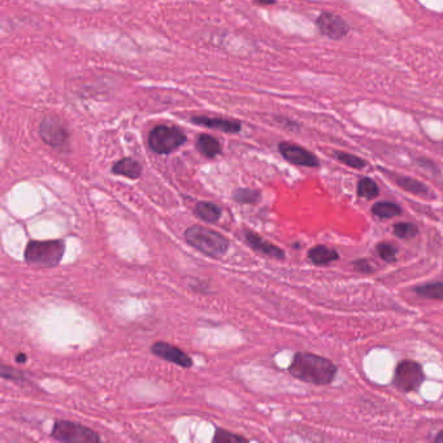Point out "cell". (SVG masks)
I'll use <instances>...</instances> for the list:
<instances>
[{
  "mask_svg": "<svg viewBox=\"0 0 443 443\" xmlns=\"http://www.w3.org/2000/svg\"><path fill=\"white\" fill-rule=\"evenodd\" d=\"M337 370V366L332 360L311 352H296L289 367L292 377L314 385L332 384Z\"/></svg>",
  "mask_w": 443,
  "mask_h": 443,
  "instance_id": "1",
  "label": "cell"
},
{
  "mask_svg": "<svg viewBox=\"0 0 443 443\" xmlns=\"http://www.w3.org/2000/svg\"><path fill=\"white\" fill-rule=\"evenodd\" d=\"M185 241L199 252L212 259H221L229 249L230 242L227 237L209 227L194 225L185 230Z\"/></svg>",
  "mask_w": 443,
  "mask_h": 443,
  "instance_id": "2",
  "label": "cell"
},
{
  "mask_svg": "<svg viewBox=\"0 0 443 443\" xmlns=\"http://www.w3.org/2000/svg\"><path fill=\"white\" fill-rule=\"evenodd\" d=\"M65 242L62 239L30 241L25 247V261L38 268H55L64 258Z\"/></svg>",
  "mask_w": 443,
  "mask_h": 443,
  "instance_id": "3",
  "label": "cell"
},
{
  "mask_svg": "<svg viewBox=\"0 0 443 443\" xmlns=\"http://www.w3.org/2000/svg\"><path fill=\"white\" fill-rule=\"evenodd\" d=\"M55 441L64 443H97L100 435L86 425L69 420H56L51 431Z\"/></svg>",
  "mask_w": 443,
  "mask_h": 443,
  "instance_id": "4",
  "label": "cell"
},
{
  "mask_svg": "<svg viewBox=\"0 0 443 443\" xmlns=\"http://www.w3.org/2000/svg\"><path fill=\"white\" fill-rule=\"evenodd\" d=\"M186 142L184 131L174 126L160 125L152 130L149 135V146L159 155H167L180 149Z\"/></svg>",
  "mask_w": 443,
  "mask_h": 443,
  "instance_id": "5",
  "label": "cell"
},
{
  "mask_svg": "<svg viewBox=\"0 0 443 443\" xmlns=\"http://www.w3.org/2000/svg\"><path fill=\"white\" fill-rule=\"evenodd\" d=\"M424 381V372L419 363L403 360L395 369L394 384L403 393H411L419 389Z\"/></svg>",
  "mask_w": 443,
  "mask_h": 443,
  "instance_id": "6",
  "label": "cell"
},
{
  "mask_svg": "<svg viewBox=\"0 0 443 443\" xmlns=\"http://www.w3.org/2000/svg\"><path fill=\"white\" fill-rule=\"evenodd\" d=\"M39 134L48 146L57 150H63L69 144V133L59 120H44L39 128Z\"/></svg>",
  "mask_w": 443,
  "mask_h": 443,
  "instance_id": "7",
  "label": "cell"
},
{
  "mask_svg": "<svg viewBox=\"0 0 443 443\" xmlns=\"http://www.w3.org/2000/svg\"><path fill=\"white\" fill-rule=\"evenodd\" d=\"M279 150L281 152L283 159L295 165H302L308 168H316L320 165L319 159L314 156V153L303 149L302 146L294 144L290 142H282L279 144Z\"/></svg>",
  "mask_w": 443,
  "mask_h": 443,
  "instance_id": "8",
  "label": "cell"
},
{
  "mask_svg": "<svg viewBox=\"0 0 443 443\" xmlns=\"http://www.w3.org/2000/svg\"><path fill=\"white\" fill-rule=\"evenodd\" d=\"M151 354L156 357H160L165 361L173 363L178 367H193V359L184 352L180 347L174 346L167 342H155L151 346Z\"/></svg>",
  "mask_w": 443,
  "mask_h": 443,
  "instance_id": "9",
  "label": "cell"
},
{
  "mask_svg": "<svg viewBox=\"0 0 443 443\" xmlns=\"http://www.w3.org/2000/svg\"><path fill=\"white\" fill-rule=\"evenodd\" d=\"M316 25L321 34H324L332 39H341L346 37L348 32V25L346 21L342 17L330 12L321 13L316 21Z\"/></svg>",
  "mask_w": 443,
  "mask_h": 443,
  "instance_id": "10",
  "label": "cell"
},
{
  "mask_svg": "<svg viewBox=\"0 0 443 443\" xmlns=\"http://www.w3.org/2000/svg\"><path fill=\"white\" fill-rule=\"evenodd\" d=\"M243 238L247 242L251 249L256 252H259L261 255L267 256V258H272V259L283 260L285 259V251L280 249L279 246L273 245L270 241H267L265 238L259 236L256 232L249 230V229H245L243 230Z\"/></svg>",
  "mask_w": 443,
  "mask_h": 443,
  "instance_id": "11",
  "label": "cell"
},
{
  "mask_svg": "<svg viewBox=\"0 0 443 443\" xmlns=\"http://www.w3.org/2000/svg\"><path fill=\"white\" fill-rule=\"evenodd\" d=\"M193 212H194V216L200 218L205 223H208V224L216 223L223 215L221 207L214 202H206V200L198 202L193 208Z\"/></svg>",
  "mask_w": 443,
  "mask_h": 443,
  "instance_id": "12",
  "label": "cell"
},
{
  "mask_svg": "<svg viewBox=\"0 0 443 443\" xmlns=\"http://www.w3.org/2000/svg\"><path fill=\"white\" fill-rule=\"evenodd\" d=\"M142 171L143 169L140 162L131 158H124L119 162H115L112 167V173L126 177L130 180H138L142 176Z\"/></svg>",
  "mask_w": 443,
  "mask_h": 443,
  "instance_id": "13",
  "label": "cell"
},
{
  "mask_svg": "<svg viewBox=\"0 0 443 443\" xmlns=\"http://www.w3.org/2000/svg\"><path fill=\"white\" fill-rule=\"evenodd\" d=\"M193 122L198 125H203L211 129H218L225 133H237L241 130V124L237 121L227 119H212V117H195Z\"/></svg>",
  "mask_w": 443,
  "mask_h": 443,
  "instance_id": "14",
  "label": "cell"
},
{
  "mask_svg": "<svg viewBox=\"0 0 443 443\" xmlns=\"http://www.w3.org/2000/svg\"><path fill=\"white\" fill-rule=\"evenodd\" d=\"M308 259L311 260L314 265L321 267L339 259V254L334 249H330L324 245H319L308 249Z\"/></svg>",
  "mask_w": 443,
  "mask_h": 443,
  "instance_id": "15",
  "label": "cell"
},
{
  "mask_svg": "<svg viewBox=\"0 0 443 443\" xmlns=\"http://www.w3.org/2000/svg\"><path fill=\"white\" fill-rule=\"evenodd\" d=\"M196 149H198V151L200 152L203 156L208 158V159H215L223 151L221 143L217 141L215 137L208 135V134H200L198 137Z\"/></svg>",
  "mask_w": 443,
  "mask_h": 443,
  "instance_id": "16",
  "label": "cell"
},
{
  "mask_svg": "<svg viewBox=\"0 0 443 443\" xmlns=\"http://www.w3.org/2000/svg\"><path fill=\"white\" fill-rule=\"evenodd\" d=\"M402 212H403V209L394 202L384 200V202H379L372 207V214L382 220L400 216Z\"/></svg>",
  "mask_w": 443,
  "mask_h": 443,
  "instance_id": "17",
  "label": "cell"
},
{
  "mask_svg": "<svg viewBox=\"0 0 443 443\" xmlns=\"http://www.w3.org/2000/svg\"><path fill=\"white\" fill-rule=\"evenodd\" d=\"M397 185L402 187L403 190L412 193V194L422 195L426 194L429 191V189L425 185L412 178V177H406V176H395L394 177Z\"/></svg>",
  "mask_w": 443,
  "mask_h": 443,
  "instance_id": "18",
  "label": "cell"
},
{
  "mask_svg": "<svg viewBox=\"0 0 443 443\" xmlns=\"http://www.w3.org/2000/svg\"><path fill=\"white\" fill-rule=\"evenodd\" d=\"M415 292L426 299L433 301H443V282H432L417 286Z\"/></svg>",
  "mask_w": 443,
  "mask_h": 443,
  "instance_id": "19",
  "label": "cell"
},
{
  "mask_svg": "<svg viewBox=\"0 0 443 443\" xmlns=\"http://www.w3.org/2000/svg\"><path fill=\"white\" fill-rule=\"evenodd\" d=\"M260 191L255 189L242 187L233 193V199L239 205H256L260 200Z\"/></svg>",
  "mask_w": 443,
  "mask_h": 443,
  "instance_id": "20",
  "label": "cell"
},
{
  "mask_svg": "<svg viewBox=\"0 0 443 443\" xmlns=\"http://www.w3.org/2000/svg\"><path fill=\"white\" fill-rule=\"evenodd\" d=\"M357 195L360 198L368 199V200L375 199L379 195V186L373 180L364 177L357 182Z\"/></svg>",
  "mask_w": 443,
  "mask_h": 443,
  "instance_id": "21",
  "label": "cell"
},
{
  "mask_svg": "<svg viewBox=\"0 0 443 443\" xmlns=\"http://www.w3.org/2000/svg\"><path fill=\"white\" fill-rule=\"evenodd\" d=\"M334 158L337 160L343 162L345 165H348L350 168L354 169H363L367 167V162L363 160L361 158H359L357 155L352 153H347V152H334Z\"/></svg>",
  "mask_w": 443,
  "mask_h": 443,
  "instance_id": "22",
  "label": "cell"
},
{
  "mask_svg": "<svg viewBox=\"0 0 443 443\" xmlns=\"http://www.w3.org/2000/svg\"><path fill=\"white\" fill-rule=\"evenodd\" d=\"M393 232L400 239H411L419 234V227L412 223H398L393 227Z\"/></svg>",
  "mask_w": 443,
  "mask_h": 443,
  "instance_id": "23",
  "label": "cell"
},
{
  "mask_svg": "<svg viewBox=\"0 0 443 443\" xmlns=\"http://www.w3.org/2000/svg\"><path fill=\"white\" fill-rule=\"evenodd\" d=\"M376 249H377L379 258L384 261H386V263H395L397 261L398 249L394 245L388 243V242H381L377 245Z\"/></svg>",
  "mask_w": 443,
  "mask_h": 443,
  "instance_id": "24",
  "label": "cell"
},
{
  "mask_svg": "<svg viewBox=\"0 0 443 443\" xmlns=\"http://www.w3.org/2000/svg\"><path fill=\"white\" fill-rule=\"evenodd\" d=\"M214 442L216 443H233V442H247V438L236 434V433L227 432L225 429H216L214 435Z\"/></svg>",
  "mask_w": 443,
  "mask_h": 443,
  "instance_id": "25",
  "label": "cell"
},
{
  "mask_svg": "<svg viewBox=\"0 0 443 443\" xmlns=\"http://www.w3.org/2000/svg\"><path fill=\"white\" fill-rule=\"evenodd\" d=\"M1 377L4 379H11V381L17 382V384H23V382L26 381L21 370L8 367V366H6V364L1 366Z\"/></svg>",
  "mask_w": 443,
  "mask_h": 443,
  "instance_id": "26",
  "label": "cell"
},
{
  "mask_svg": "<svg viewBox=\"0 0 443 443\" xmlns=\"http://www.w3.org/2000/svg\"><path fill=\"white\" fill-rule=\"evenodd\" d=\"M352 265H354L355 270L363 273V274H370V273H373V270H373V267H372V264L369 263V260L367 259L355 260V261L352 263Z\"/></svg>",
  "mask_w": 443,
  "mask_h": 443,
  "instance_id": "27",
  "label": "cell"
},
{
  "mask_svg": "<svg viewBox=\"0 0 443 443\" xmlns=\"http://www.w3.org/2000/svg\"><path fill=\"white\" fill-rule=\"evenodd\" d=\"M16 361H17V363H22V364H23V363H26V355H25V354H22V352L21 354H17V357H16Z\"/></svg>",
  "mask_w": 443,
  "mask_h": 443,
  "instance_id": "28",
  "label": "cell"
},
{
  "mask_svg": "<svg viewBox=\"0 0 443 443\" xmlns=\"http://www.w3.org/2000/svg\"><path fill=\"white\" fill-rule=\"evenodd\" d=\"M434 441L437 443H443V431L442 432L438 433L437 435H435V438H434Z\"/></svg>",
  "mask_w": 443,
  "mask_h": 443,
  "instance_id": "29",
  "label": "cell"
},
{
  "mask_svg": "<svg viewBox=\"0 0 443 443\" xmlns=\"http://www.w3.org/2000/svg\"><path fill=\"white\" fill-rule=\"evenodd\" d=\"M255 1L259 4H274L276 3L274 0H255Z\"/></svg>",
  "mask_w": 443,
  "mask_h": 443,
  "instance_id": "30",
  "label": "cell"
}]
</instances>
